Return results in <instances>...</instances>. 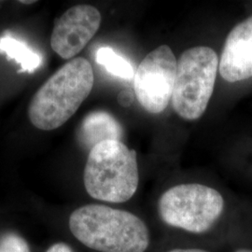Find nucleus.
<instances>
[{
	"mask_svg": "<svg viewBox=\"0 0 252 252\" xmlns=\"http://www.w3.org/2000/svg\"><path fill=\"white\" fill-rule=\"evenodd\" d=\"M74 237L99 252H145L150 233L135 214L104 205H86L74 210L68 220Z\"/></svg>",
	"mask_w": 252,
	"mask_h": 252,
	"instance_id": "obj_1",
	"label": "nucleus"
},
{
	"mask_svg": "<svg viewBox=\"0 0 252 252\" xmlns=\"http://www.w3.org/2000/svg\"><path fill=\"white\" fill-rule=\"evenodd\" d=\"M94 76L90 62L76 57L63 64L38 89L30 102L33 126L51 131L65 124L91 94Z\"/></svg>",
	"mask_w": 252,
	"mask_h": 252,
	"instance_id": "obj_2",
	"label": "nucleus"
},
{
	"mask_svg": "<svg viewBox=\"0 0 252 252\" xmlns=\"http://www.w3.org/2000/svg\"><path fill=\"white\" fill-rule=\"evenodd\" d=\"M83 182L93 198L115 204L130 200L139 182L135 151L117 140L94 146L87 158Z\"/></svg>",
	"mask_w": 252,
	"mask_h": 252,
	"instance_id": "obj_3",
	"label": "nucleus"
},
{
	"mask_svg": "<svg viewBox=\"0 0 252 252\" xmlns=\"http://www.w3.org/2000/svg\"><path fill=\"white\" fill-rule=\"evenodd\" d=\"M218 69V55L209 47H193L180 55L171 99L180 117L194 121L203 116L214 91Z\"/></svg>",
	"mask_w": 252,
	"mask_h": 252,
	"instance_id": "obj_4",
	"label": "nucleus"
},
{
	"mask_svg": "<svg viewBox=\"0 0 252 252\" xmlns=\"http://www.w3.org/2000/svg\"><path fill=\"white\" fill-rule=\"evenodd\" d=\"M223 208L222 195L198 183L174 186L165 190L158 202L159 215L165 224L193 234L210 230Z\"/></svg>",
	"mask_w": 252,
	"mask_h": 252,
	"instance_id": "obj_5",
	"label": "nucleus"
},
{
	"mask_svg": "<svg viewBox=\"0 0 252 252\" xmlns=\"http://www.w3.org/2000/svg\"><path fill=\"white\" fill-rule=\"evenodd\" d=\"M178 62L169 46L162 45L142 60L134 77L136 99L152 114H159L172 99Z\"/></svg>",
	"mask_w": 252,
	"mask_h": 252,
	"instance_id": "obj_6",
	"label": "nucleus"
},
{
	"mask_svg": "<svg viewBox=\"0 0 252 252\" xmlns=\"http://www.w3.org/2000/svg\"><path fill=\"white\" fill-rule=\"evenodd\" d=\"M99 10L91 5H76L54 24L51 47L63 59L80 54L96 34L101 25Z\"/></svg>",
	"mask_w": 252,
	"mask_h": 252,
	"instance_id": "obj_7",
	"label": "nucleus"
},
{
	"mask_svg": "<svg viewBox=\"0 0 252 252\" xmlns=\"http://www.w3.org/2000/svg\"><path fill=\"white\" fill-rule=\"evenodd\" d=\"M219 71L228 82L252 78V15L229 33L219 63Z\"/></svg>",
	"mask_w": 252,
	"mask_h": 252,
	"instance_id": "obj_8",
	"label": "nucleus"
},
{
	"mask_svg": "<svg viewBox=\"0 0 252 252\" xmlns=\"http://www.w3.org/2000/svg\"><path fill=\"white\" fill-rule=\"evenodd\" d=\"M123 135L124 130L120 123L111 114L103 110L89 113L81 122L77 133L81 146L90 151L103 141H121Z\"/></svg>",
	"mask_w": 252,
	"mask_h": 252,
	"instance_id": "obj_9",
	"label": "nucleus"
},
{
	"mask_svg": "<svg viewBox=\"0 0 252 252\" xmlns=\"http://www.w3.org/2000/svg\"><path fill=\"white\" fill-rule=\"evenodd\" d=\"M0 53L5 54L9 59L21 65L22 70L34 72L42 63V58L30 47L15 37L4 36L0 38Z\"/></svg>",
	"mask_w": 252,
	"mask_h": 252,
	"instance_id": "obj_10",
	"label": "nucleus"
},
{
	"mask_svg": "<svg viewBox=\"0 0 252 252\" xmlns=\"http://www.w3.org/2000/svg\"><path fill=\"white\" fill-rule=\"evenodd\" d=\"M95 61L113 76L125 80H130L134 77L132 64L109 47L100 48L96 52Z\"/></svg>",
	"mask_w": 252,
	"mask_h": 252,
	"instance_id": "obj_11",
	"label": "nucleus"
},
{
	"mask_svg": "<svg viewBox=\"0 0 252 252\" xmlns=\"http://www.w3.org/2000/svg\"><path fill=\"white\" fill-rule=\"evenodd\" d=\"M0 252H31L29 244L20 234L6 232L0 235Z\"/></svg>",
	"mask_w": 252,
	"mask_h": 252,
	"instance_id": "obj_12",
	"label": "nucleus"
},
{
	"mask_svg": "<svg viewBox=\"0 0 252 252\" xmlns=\"http://www.w3.org/2000/svg\"><path fill=\"white\" fill-rule=\"evenodd\" d=\"M46 252H74L72 248L67 244L59 242L52 245Z\"/></svg>",
	"mask_w": 252,
	"mask_h": 252,
	"instance_id": "obj_13",
	"label": "nucleus"
},
{
	"mask_svg": "<svg viewBox=\"0 0 252 252\" xmlns=\"http://www.w3.org/2000/svg\"><path fill=\"white\" fill-rule=\"evenodd\" d=\"M118 99H119V103L124 107H128L133 103L132 94L128 91H123L122 93H120Z\"/></svg>",
	"mask_w": 252,
	"mask_h": 252,
	"instance_id": "obj_14",
	"label": "nucleus"
},
{
	"mask_svg": "<svg viewBox=\"0 0 252 252\" xmlns=\"http://www.w3.org/2000/svg\"><path fill=\"white\" fill-rule=\"evenodd\" d=\"M167 252H209L200 249H175Z\"/></svg>",
	"mask_w": 252,
	"mask_h": 252,
	"instance_id": "obj_15",
	"label": "nucleus"
},
{
	"mask_svg": "<svg viewBox=\"0 0 252 252\" xmlns=\"http://www.w3.org/2000/svg\"><path fill=\"white\" fill-rule=\"evenodd\" d=\"M234 252H252V250H248V249H239Z\"/></svg>",
	"mask_w": 252,
	"mask_h": 252,
	"instance_id": "obj_16",
	"label": "nucleus"
},
{
	"mask_svg": "<svg viewBox=\"0 0 252 252\" xmlns=\"http://www.w3.org/2000/svg\"><path fill=\"white\" fill-rule=\"evenodd\" d=\"M21 3H27V4H31V3H35V1H21Z\"/></svg>",
	"mask_w": 252,
	"mask_h": 252,
	"instance_id": "obj_17",
	"label": "nucleus"
}]
</instances>
